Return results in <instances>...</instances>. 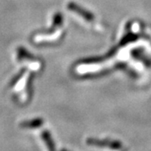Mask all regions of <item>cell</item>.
I'll use <instances>...</instances> for the list:
<instances>
[{"instance_id":"obj_2","label":"cell","mask_w":151,"mask_h":151,"mask_svg":"<svg viewBox=\"0 0 151 151\" xmlns=\"http://www.w3.org/2000/svg\"><path fill=\"white\" fill-rule=\"evenodd\" d=\"M42 139L46 143V145H48L50 150H54L55 147L54 145H53V141L51 139L50 134H49L48 131H45V132H44L43 134H42Z\"/></svg>"},{"instance_id":"obj_1","label":"cell","mask_w":151,"mask_h":151,"mask_svg":"<svg viewBox=\"0 0 151 151\" xmlns=\"http://www.w3.org/2000/svg\"><path fill=\"white\" fill-rule=\"evenodd\" d=\"M43 124V120L41 119H35L29 120V121H24L23 122L20 126L22 128H28V129H35L38 127H40Z\"/></svg>"}]
</instances>
